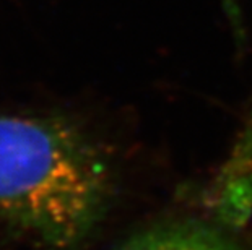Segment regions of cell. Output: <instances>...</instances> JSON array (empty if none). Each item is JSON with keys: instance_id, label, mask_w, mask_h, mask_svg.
I'll return each instance as SVG.
<instances>
[{"instance_id": "cell-1", "label": "cell", "mask_w": 252, "mask_h": 250, "mask_svg": "<svg viewBox=\"0 0 252 250\" xmlns=\"http://www.w3.org/2000/svg\"><path fill=\"white\" fill-rule=\"evenodd\" d=\"M114 174L61 117L0 114V222L44 250H77L109 210Z\"/></svg>"}, {"instance_id": "cell-2", "label": "cell", "mask_w": 252, "mask_h": 250, "mask_svg": "<svg viewBox=\"0 0 252 250\" xmlns=\"http://www.w3.org/2000/svg\"><path fill=\"white\" fill-rule=\"evenodd\" d=\"M215 213L226 227L244 226L252 215V119L220 175Z\"/></svg>"}, {"instance_id": "cell-3", "label": "cell", "mask_w": 252, "mask_h": 250, "mask_svg": "<svg viewBox=\"0 0 252 250\" xmlns=\"http://www.w3.org/2000/svg\"><path fill=\"white\" fill-rule=\"evenodd\" d=\"M116 250H248L221 229L195 221L166 222L145 229Z\"/></svg>"}]
</instances>
